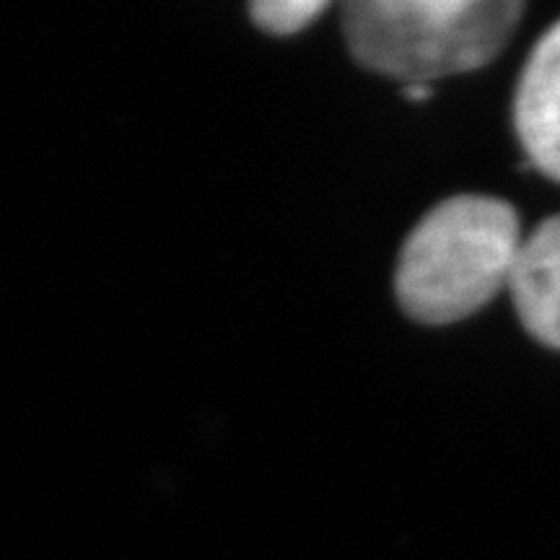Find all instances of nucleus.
Listing matches in <instances>:
<instances>
[{
  "instance_id": "obj_6",
  "label": "nucleus",
  "mask_w": 560,
  "mask_h": 560,
  "mask_svg": "<svg viewBox=\"0 0 560 560\" xmlns=\"http://www.w3.org/2000/svg\"><path fill=\"white\" fill-rule=\"evenodd\" d=\"M431 94H433V91H431V86H425V83H410V86H402V96H405V100L416 102V104L425 102Z\"/></svg>"
},
{
  "instance_id": "obj_3",
  "label": "nucleus",
  "mask_w": 560,
  "mask_h": 560,
  "mask_svg": "<svg viewBox=\"0 0 560 560\" xmlns=\"http://www.w3.org/2000/svg\"><path fill=\"white\" fill-rule=\"evenodd\" d=\"M514 125L527 166L560 182V21L532 47L516 86Z\"/></svg>"
},
{
  "instance_id": "obj_2",
  "label": "nucleus",
  "mask_w": 560,
  "mask_h": 560,
  "mask_svg": "<svg viewBox=\"0 0 560 560\" xmlns=\"http://www.w3.org/2000/svg\"><path fill=\"white\" fill-rule=\"evenodd\" d=\"M516 0H350L342 34L361 68L425 83L488 66L509 45Z\"/></svg>"
},
{
  "instance_id": "obj_1",
  "label": "nucleus",
  "mask_w": 560,
  "mask_h": 560,
  "mask_svg": "<svg viewBox=\"0 0 560 560\" xmlns=\"http://www.w3.org/2000/svg\"><path fill=\"white\" fill-rule=\"evenodd\" d=\"M522 247L520 215L490 195H457L416 223L400 249L395 291L420 325H452L509 289Z\"/></svg>"
},
{
  "instance_id": "obj_4",
  "label": "nucleus",
  "mask_w": 560,
  "mask_h": 560,
  "mask_svg": "<svg viewBox=\"0 0 560 560\" xmlns=\"http://www.w3.org/2000/svg\"><path fill=\"white\" fill-rule=\"evenodd\" d=\"M506 291L524 330L545 348L560 350V213L522 240Z\"/></svg>"
},
{
  "instance_id": "obj_5",
  "label": "nucleus",
  "mask_w": 560,
  "mask_h": 560,
  "mask_svg": "<svg viewBox=\"0 0 560 560\" xmlns=\"http://www.w3.org/2000/svg\"><path fill=\"white\" fill-rule=\"evenodd\" d=\"M322 11H327V0H262L252 5L249 16L262 32L289 37L306 30Z\"/></svg>"
}]
</instances>
